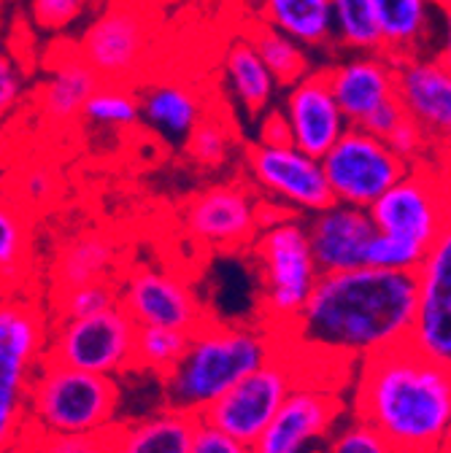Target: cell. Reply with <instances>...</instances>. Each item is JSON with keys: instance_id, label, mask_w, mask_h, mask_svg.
Here are the masks:
<instances>
[{"instance_id": "obj_1", "label": "cell", "mask_w": 451, "mask_h": 453, "mask_svg": "<svg viewBox=\"0 0 451 453\" xmlns=\"http://www.w3.org/2000/svg\"><path fill=\"white\" fill-rule=\"evenodd\" d=\"M414 303V273L368 265L319 273L306 305L278 337L303 367L352 375L362 359L408 343Z\"/></svg>"}, {"instance_id": "obj_2", "label": "cell", "mask_w": 451, "mask_h": 453, "mask_svg": "<svg viewBox=\"0 0 451 453\" xmlns=\"http://www.w3.org/2000/svg\"><path fill=\"white\" fill-rule=\"evenodd\" d=\"M352 408L394 453H446L451 432V375L411 343L362 359Z\"/></svg>"}, {"instance_id": "obj_3", "label": "cell", "mask_w": 451, "mask_h": 453, "mask_svg": "<svg viewBox=\"0 0 451 453\" xmlns=\"http://www.w3.org/2000/svg\"><path fill=\"white\" fill-rule=\"evenodd\" d=\"M278 351L281 337L270 326H236L208 316L190 332L179 362L159 378L162 400L167 408L200 416L233 383Z\"/></svg>"}, {"instance_id": "obj_4", "label": "cell", "mask_w": 451, "mask_h": 453, "mask_svg": "<svg viewBox=\"0 0 451 453\" xmlns=\"http://www.w3.org/2000/svg\"><path fill=\"white\" fill-rule=\"evenodd\" d=\"M249 249L260 275L262 324L273 332H284L306 305L319 278L300 213L265 200L262 224Z\"/></svg>"}, {"instance_id": "obj_5", "label": "cell", "mask_w": 451, "mask_h": 453, "mask_svg": "<svg viewBox=\"0 0 451 453\" xmlns=\"http://www.w3.org/2000/svg\"><path fill=\"white\" fill-rule=\"evenodd\" d=\"M49 308L41 295H0V453H12L30 437L27 394L46 359Z\"/></svg>"}, {"instance_id": "obj_6", "label": "cell", "mask_w": 451, "mask_h": 453, "mask_svg": "<svg viewBox=\"0 0 451 453\" xmlns=\"http://www.w3.org/2000/svg\"><path fill=\"white\" fill-rule=\"evenodd\" d=\"M122 380L43 359L27 394L30 434L108 432L120 421Z\"/></svg>"}, {"instance_id": "obj_7", "label": "cell", "mask_w": 451, "mask_h": 453, "mask_svg": "<svg viewBox=\"0 0 451 453\" xmlns=\"http://www.w3.org/2000/svg\"><path fill=\"white\" fill-rule=\"evenodd\" d=\"M136 329L120 305L82 319H51L46 359L82 372L125 378L133 372Z\"/></svg>"}, {"instance_id": "obj_8", "label": "cell", "mask_w": 451, "mask_h": 453, "mask_svg": "<svg viewBox=\"0 0 451 453\" xmlns=\"http://www.w3.org/2000/svg\"><path fill=\"white\" fill-rule=\"evenodd\" d=\"M157 22L138 0L111 4L92 19L76 43L82 60L105 84H133L149 65Z\"/></svg>"}, {"instance_id": "obj_9", "label": "cell", "mask_w": 451, "mask_h": 453, "mask_svg": "<svg viewBox=\"0 0 451 453\" xmlns=\"http://www.w3.org/2000/svg\"><path fill=\"white\" fill-rule=\"evenodd\" d=\"M368 216L376 233L416 241L430 249L448 233V179L430 162H414L403 179L394 181Z\"/></svg>"}, {"instance_id": "obj_10", "label": "cell", "mask_w": 451, "mask_h": 453, "mask_svg": "<svg viewBox=\"0 0 451 453\" xmlns=\"http://www.w3.org/2000/svg\"><path fill=\"white\" fill-rule=\"evenodd\" d=\"M322 170L335 203L370 208L394 181L408 173L411 162L362 127L349 125L322 157Z\"/></svg>"}, {"instance_id": "obj_11", "label": "cell", "mask_w": 451, "mask_h": 453, "mask_svg": "<svg viewBox=\"0 0 451 453\" xmlns=\"http://www.w3.org/2000/svg\"><path fill=\"white\" fill-rule=\"evenodd\" d=\"M300 375V365L292 354L281 346V351L233 383L219 400H214L198 418L208 421L211 426L228 432L230 437L254 445L262 429L276 416L278 405L295 386Z\"/></svg>"}, {"instance_id": "obj_12", "label": "cell", "mask_w": 451, "mask_h": 453, "mask_svg": "<svg viewBox=\"0 0 451 453\" xmlns=\"http://www.w3.org/2000/svg\"><path fill=\"white\" fill-rule=\"evenodd\" d=\"M344 416V400L330 375H300L284 403L278 405L270 424L254 440V453H314L332 424Z\"/></svg>"}, {"instance_id": "obj_13", "label": "cell", "mask_w": 451, "mask_h": 453, "mask_svg": "<svg viewBox=\"0 0 451 453\" xmlns=\"http://www.w3.org/2000/svg\"><path fill=\"white\" fill-rule=\"evenodd\" d=\"M246 167L254 187L268 195L273 205L308 216L332 203L322 159L292 143H252L246 149Z\"/></svg>"}, {"instance_id": "obj_14", "label": "cell", "mask_w": 451, "mask_h": 453, "mask_svg": "<svg viewBox=\"0 0 451 453\" xmlns=\"http://www.w3.org/2000/svg\"><path fill=\"white\" fill-rule=\"evenodd\" d=\"M120 308L136 326H174L192 332L208 319L192 283L174 270L157 265H138L117 278Z\"/></svg>"}, {"instance_id": "obj_15", "label": "cell", "mask_w": 451, "mask_h": 453, "mask_svg": "<svg viewBox=\"0 0 451 453\" xmlns=\"http://www.w3.org/2000/svg\"><path fill=\"white\" fill-rule=\"evenodd\" d=\"M262 205L265 200L241 181L216 184L190 200L184 208V224L195 241L222 251H238L257 235Z\"/></svg>"}, {"instance_id": "obj_16", "label": "cell", "mask_w": 451, "mask_h": 453, "mask_svg": "<svg viewBox=\"0 0 451 453\" xmlns=\"http://www.w3.org/2000/svg\"><path fill=\"white\" fill-rule=\"evenodd\" d=\"M416 303L408 343L438 365H451V230L416 267Z\"/></svg>"}, {"instance_id": "obj_17", "label": "cell", "mask_w": 451, "mask_h": 453, "mask_svg": "<svg viewBox=\"0 0 451 453\" xmlns=\"http://www.w3.org/2000/svg\"><path fill=\"white\" fill-rule=\"evenodd\" d=\"M394 63V97L406 117L427 130L438 143L451 133V65L446 54H414Z\"/></svg>"}, {"instance_id": "obj_18", "label": "cell", "mask_w": 451, "mask_h": 453, "mask_svg": "<svg viewBox=\"0 0 451 453\" xmlns=\"http://www.w3.org/2000/svg\"><path fill=\"white\" fill-rule=\"evenodd\" d=\"M303 224L319 273H338L365 265L368 243L376 235L368 208L332 200L322 211L308 213V221Z\"/></svg>"}, {"instance_id": "obj_19", "label": "cell", "mask_w": 451, "mask_h": 453, "mask_svg": "<svg viewBox=\"0 0 451 453\" xmlns=\"http://www.w3.org/2000/svg\"><path fill=\"white\" fill-rule=\"evenodd\" d=\"M281 113H284V122L290 130V143L311 157H322L349 127L346 117L327 87L322 68L311 71L308 76L290 87Z\"/></svg>"}, {"instance_id": "obj_20", "label": "cell", "mask_w": 451, "mask_h": 453, "mask_svg": "<svg viewBox=\"0 0 451 453\" xmlns=\"http://www.w3.org/2000/svg\"><path fill=\"white\" fill-rule=\"evenodd\" d=\"M327 87L349 125L394 97V63L384 51H357L322 68Z\"/></svg>"}, {"instance_id": "obj_21", "label": "cell", "mask_w": 451, "mask_h": 453, "mask_svg": "<svg viewBox=\"0 0 451 453\" xmlns=\"http://www.w3.org/2000/svg\"><path fill=\"white\" fill-rule=\"evenodd\" d=\"M198 416L162 408L108 429V453H190Z\"/></svg>"}, {"instance_id": "obj_22", "label": "cell", "mask_w": 451, "mask_h": 453, "mask_svg": "<svg viewBox=\"0 0 451 453\" xmlns=\"http://www.w3.org/2000/svg\"><path fill=\"white\" fill-rule=\"evenodd\" d=\"M100 79L82 60L76 46L63 49L54 57L46 81L38 89V108L51 125H68L82 117L87 97L97 89Z\"/></svg>"}, {"instance_id": "obj_23", "label": "cell", "mask_w": 451, "mask_h": 453, "mask_svg": "<svg viewBox=\"0 0 451 453\" xmlns=\"http://www.w3.org/2000/svg\"><path fill=\"white\" fill-rule=\"evenodd\" d=\"M120 278V243L114 235L100 230H84L68 238L51 265L49 289H66L87 280H117Z\"/></svg>"}, {"instance_id": "obj_24", "label": "cell", "mask_w": 451, "mask_h": 453, "mask_svg": "<svg viewBox=\"0 0 451 453\" xmlns=\"http://www.w3.org/2000/svg\"><path fill=\"white\" fill-rule=\"evenodd\" d=\"M435 0H370L381 51L392 60L422 54L432 35Z\"/></svg>"}, {"instance_id": "obj_25", "label": "cell", "mask_w": 451, "mask_h": 453, "mask_svg": "<svg viewBox=\"0 0 451 453\" xmlns=\"http://www.w3.org/2000/svg\"><path fill=\"white\" fill-rule=\"evenodd\" d=\"M138 111H141V119L152 130H157L162 138L174 143H184L190 130L206 113V105L192 84L167 79V81H157L146 87V92L138 97Z\"/></svg>"}, {"instance_id": "obj_26", "label": "cell", "mask_w": 451, "mask_h": 453, "mask_svg": "<svg viewBox=\"0 0 451 453\" xmlns=\"http://www.w3.org/2000/svg\"><path fill=\"white\" fill-rule=\"evenodd\" d=\"M33 267V216L12 197H0V295L25 292Z\"/></svg>"}, {"instance_id": "obj_27", "label": "cell", "mask_w": 451, "mask_h": 453, "mask_svg": "<svg viewBox=\"0 0 451 453\" xmlns=\"http://www.w3.org/2000/svg\"><path fill=\"white\" fill-rule=\"evenodd\" d=\"M224 79H228L230 92L246 108L249 117H262L265 111H270L278 84L273 81L270 71L265 68L246 35L236 38L224 51Z\"/></svg>"}, {"instance_id": "obj_28", "label": "cell", "mask_w": 451, "mask_h": 453, "mask_svg": "<svg viewBox=\"0 0 451 453\" xmlns=\"http://www.w3.org/2000/svg\"><path fill=\"white\" fill-rule=\"evenodd\" d=\"M260 14L265 25L306 49H327L332 43L330 0H262Z\"/></svg>"}, {"instance_id": "obj_29", "label": "cell", "mask_w": 451, "mask_h": 453, "mask_svg": "<svg viewBox=\"0 0 451 453\" xmlns=\"http://www.w3.org/2000/svg\"><path fill=\"white\" fill-rule=\"evenodd\" d=\"M246 38L257 49L260 60L270 71V76L278 84V89H290L292 84H298L303 76H308L314 71L308 49L300 46L298 41H292L290 35L278 33L276 27L265 25V22L252 27Z\"/></svg>"}, {"instance_id": "obj_30", "label": "cell", "mask_w": 451, "mask_h": 453, "mask_svg": "<svg viewBox=\"0 0 451 453\" xmlns=\"http://www.w3.org/2000/svg\"><path fill=\"white\" fill-rule=\"evenodd\" d=\"M332 43L349 54L381 51L378 27L373 19L370 0H330Z\"/></svg>"}, {"instance_id": "obj_31", "label": "cell", "mask_w": 451, "mask_h": 453, "mask_svg": "<svg viewBox=\"0 0 451 453\" xmlns=\"http://www.w3.org/2000/svg\"><path fill=\"white\" fill-rule=\"evenodd\" d=\"M190 332L174 326H138L133 343V372L162 378L187 349Z\"/></svg>"}, {"instance_id": "obj_32", "label": "cell", "mask_w": 451, "mask_h": 453, "mask_svg": "<svg viewBox=\"0 0 451 453\" xmlns=\"http://www.w3.org/2000/svg\"><path fill=\"white\" fill-rule=\"evenodd\" d=\"M238 143L236 125L216 111H206L198 119V125L184 138V149L195 165L203 167H222L230 159L233 149Z\"/></svg>"}, {"instance_id": "obj_33", "label": "cell", "mask_w": 451, "mask_h": 453, "mask_svg": "<svg viewBox=\"0 0 451 453\" xmlns=\"http://www.w3.org/2000/svg\"><path fill=\"white\" fill-rule=\"evenodd\" d=\"M120 305L117 280H87L66 289H49L46 308L51 319H82Z\"/></svg>"}, {"instance_id": "obj_34", "label": "cell", "mask_w": 451, "mask_h": 453, "mask_svg": "<svg viewBox=\"0 0 451 453\" xmlns=\"http://www.w3.org/2000/svg\"><path fill=\"white\" fill-rule=\"evenodd\" d=\"M82 119L100 127H133L141 119L138 97L130 92L128 84L100 81L82 108Z\"/></svg>"}, {"instance_id": "obj_35", "label": "cell", "mask_w": 451, "mask_h": 453, "mask_svg": "<svg viewBox=\"0 0 451 453\" xmlns=\"http://www.w3.org/2000/svg\"><path fill=\"white\" fill-rule=\"evenodd\" d=\"M319 453H394L392 445L357 413L332 424Z\"/></svg>"}, {"instance_id": "obj_36", "label": "cell", "mask_w": 451, "mask_h": 453, "mask_svg": "<svg viewBox=\"0 0 451 453\" xmlns=\"http://www.w3.org/2000/svg\"><path fill=\"white\" fill-rule=\"evenodd\" d=\"M427 251L430 249H424L416 241H406V238H394V235L376 233L370 238V243H368L365 265L368 267H381V270L416 273V267L422 265Z\"/></svg>"}, {"instance_id": "obj_37", "label": "cell", "mask_w": 451, "mask_h": 453, "mask_svg": "<svg viewBox=\"0 0 451 453\" xmlns=\"http://www.w3.org/2000/svg\"><path fill=\"white\" fill-rule=\"evenodd\" d=\"M25 445L33 453H108V432H41Z\"/></svg>"}, {"instance_id": "obj_38", "label": "cell", "mask_w": 451, "mask_h": 453, "mask_svg": "<svg viewBox=\"0 0 451 453\" xmlns=\"http://www.w3.org/2000/svg\"><path fill=\"white\" fill-rule=\"evenodd\" d=\"M89 4L92 0H27V9L38 30L63 33L87 14Z\"/></svg>"}, {"instance_id": "obj_39", "label": "cell", "mask_w": 451, "mask_h": 453, "mask_svg": "<svg viewBox=\"0 0 451 453\" xmlns=\"http://www.w3.org/2000/svg\"><path fill=\"white\" fill-rule=\"evenodd\" d=\"M392 149H394V154H400L406 162H422V157L427 154V151H432L438 143L427 135V130L422 127V125H416L411 117H403L398 125H394V130L384 138Z\"/></svg>"}, {"instance_id": "obj_40", "label": "cell", "mask_w": 451, "mask_h": 453, "mask_svg": "<svg viewBox=\"0 0 451 453\" xmlns=\"http://www.w3.org/2000/svg\"><path fill=\"white\" fill-rule=\"evenodd\" d=\"M190 453H254V450L249 442H241V440L230 437L228 432H222V429L211 426L208 421L198 418L192 442H190Z\"/></svg>"}, {"instance_id": "obj_41", "label": "cell", "mask_w": 451, "mask_h": 453, "mask_svg": "<svg viewBox=\"0 0 451 453\" xmlns=\"http://www.w3.org/2000/svg\"><path fill=\"white\" fill-rule=\"evenodd\" d=\"M25 95V73L9 54H0V119L12 113Z\"/></svg>"}, {"instance_id": "obj_42", "label": "cell", "mask_w": 451, "mask_h": 453, "mask_svg": "<svg viewBox=\"0 0 451 453\" xmlns=\"http://www.w3.org/2000/svg\"><path fill=\"white\" fill-rule=\"evenodd\" d=\"M58 173L49 167H33L25 176V195H22V205L30 208V203H49L54 195H58Z\"/></svg>"}, {"instance_id": "obj_43", "label": "cell", "mask_w": 451, "mask_h": 453, "mask_svg": "<svg viewBox=\"0 0 451 453\" xmlns=\"http://www.w3.org/2000/svg\"><path fill=\"white\" fill-rule=\"evenodd\" d=\"M403 117H406L403 105L398 103V97H392V100H386L384 105H378L376 111H370L368 117H365L360 125H354V127H362V130L370 133V135L386 138V135L394 130V125H398Z\"/></svg>"}, {"instance_id": "obj_44", "label": "cell", "mask_w": 451, "mask_h": 453, "mask_svg": "<svg viewBox=\"0 0 451 453\" xmlns=\"http://www.w3.org/2000/svg\"><path fill=\"white\" fill-rule=\"evenodd\" d=\"M260 143H270V146L290 143V130L281 111H265V119L260 127Z\"/></svg>"}, {"instance_id": "obj_45", "label": "cell", "mask_w": 451, "mask_h": 453, "mask_svg": "<svg viewBox=\"0 0 451 453\" xmlns=\"http://www.w3.org/2000/svg\"><path fill=\"white\" fill-rule=\"evenodd\" d=\"M12 453H33V450H30V448H27V445H19V448H14V450H12Z\"/></svg>"}, {"instance_id": "obj_46", "label": "cell", "mask_w": 451, "mask_h": 453, "mask_svg": "<svg viewBox=\"0 0 451 453\" xmlns=\"http://www.w3.org/2000/svg\"><path fill=\"white\" fill-rule=\"evenodd\" d=\"M314 453H319V450H314Z\"/></svg>"}]
</instances>
